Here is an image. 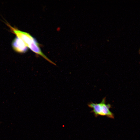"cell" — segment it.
<instances>
[{"label":"cell","mask_w":140,"mask_h":140,"mask_svg":"<svg viewBox=\"0 0 140 140\" xmlns=\"http://www.w3.org/2000/svg\"><path fill=\"white\" fill-rule=\"evenodd\" d=\"M88 106L92 109L90 112L94 113L96 117L98 116H106L109 118H114V115L110 110L111 106L109 104L106 103V98H104L101 102L99 103H94L92 102L89 103Z\"/></svg>","instance_id":"6da1fadb"},{"label":"cell","mask_w":140,"mask_h":140,"mask_svg":"<svg viewBox=\"0 0 140 140\" xmlns=\"http://www.w3.org/2000/svg\"><path fill=\"white\" fill-rule=\"evenodd\" d=\"M7 25L10 28L12 32L17 37L21 39L28 48H29L37 41L29 33L19 30L8 23Z\"/></svg>","instance_id":"7a4b0ae2"},{"label":"cell","mask_w":140,"mask_h":140,"mask_svg":"<svg viewBox=\"0 0 140 140\" xmlns=\"http://www.w3.org/2000/svg\"><path fill=\"white\" fill-rule=\"evenodd\" d=\"M12 46L14 50L20 53H23L27 52L28 47L24 42L20 39L16 37L12 43Z\"/></svg>","instance_id":"3957f363"}]
</instances>
